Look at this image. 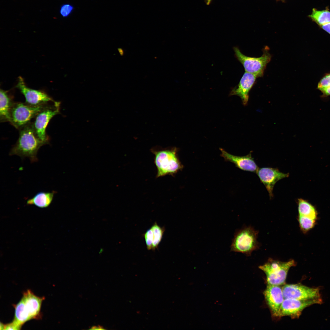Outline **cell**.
Returning <instances> with one entry per match:
<instances>
[{
  "instance_id": "obj_1",
  "label": "cell",
  "mask_w": 330,
  "mask_h": 330,
  "mask_svg": "<svg viewBox=\"0 0 330 330\" xmlns=\"http://www.w3.org/2000/svg\"><path fill=\"white\" fill-rule=\"evenodd\" d=\"M19 130V138L11 148L9 155L28 157L32 163L37 161L38 151L44 145L37 136L31 122Z\"/></svg>"
},
{
  "instance_id": "obj_2",
  "label": "cell",
  "mask_w": 330,
  "mask_h": 330,
  "mask_svg": "<svg viewBox=\"0 0 330 330\" xmlns=\"http://www.w3.org/2000/svg\"><path fill=\"white\" fill-rule=\"evenodd\" d=\"M155 155L154 163L157 169V177L167 175L173 176L183 167L177 155L176 147L159 150L152 149Z\"/></svg>"
},
{
  "instance_id": "obj_3",
  "label": "cell",
  "mask_w": 330,
  "mask_h": 330,
  "mask_svg": "<svg viewBox=\"0 0 330 330\" xmlns=\"http://www.w3.org/2000/svg\"><path fill=\"white\" fill-rule=\"evenodd\" d=\"M258 232L250 226L244 227L237 230L234 233L230 246V251L239 252L250 256L259 248L257 241Z\"/></svg>"
},
{
  "instance_id": "obj_4",
  "label": "cell",
  "mask_w": 330,
  "mask_h": 330,
  "mask_svg": "<svg viewBox=\"0 0 330 330\" xmlns=\"http://www.w3.org/2000/svg\"><path fill=\"white\" fill-rule=\"evenodd\" d=\"M295 265L292 259L282 262L269 258L259 268L265 274L267 284L280 286L285 283L289 269Z\"/></svg>"
},
{
  "instance_id": "obj_5",
  "label": "cell",
  "mask_w": 330,
  "mask_h": 330,
  "mask_svg": "<svg viewBox=\"0 0 330 330\" xmlns=\"http://www.w3.org/2000/svg\"><path fill=\"white\" fill-rule=\"evenodd\" d=\"M52 103L33 105L25 102H15L11 110L9 122L19 130L31 123L39 112Z\"/></svg>"
},
{
  "instance_id": "obj_6",
  "label": "cell",
  "mask_w": 330,
  "mask_h": 330,
  "mask_svg": "<svg viewBox=\"0 0 330 330\" xmlns=\"http://www.w3.org/2000/svg\"><path fill=\"white\" fill-rule=\"evenodd\" d=\"M233 50L235 57L242 64L245 72L252 74L257 78L263 76L266 66L271 61L272 57L268 47H266L263 49V54L259 57L246 56L241 53L237 47H234Z\"/></svg>"
},
{
  "instance_id": "obj_7",
  "label": "cell",
  "mask_w": 330,
  "mask_h": 330,
  "mask_svg": "<svg viewBox=\"0 0 330 330\" xmlns=\"http://www.w3.org/2000/svg\"><path fill=\"white\" fill-rule=\"evenodd\" d=\"M61 102L56 101L49 105L39 112L31 122L37 137L44 144L49 143V138L46 133L47 125L51 119L60 113Z\"/></svg>"
},
{
  "instance_id": "obj_8",
  "label": "cell",
  "mask_w": 330,
  "mask_h": 330,
  "mask_svg": "<svg viewBox=\"0 0 330 330\" xmlns=\"http://www.w3.org/2000/svg\"><path fill=\"white\" fill-rule=\"evenodd\" d=\"M322 302L321 298L308 300L284 299L280 308L279 317L288 316L293 318H298L306 307Z\"/></svg>"
},
{
  "instance_id": "obj_9",
  "label": "cell",
  "mask_w": 330,
  "mask_h": 330,
  "mask_svg": "<svg viewBox=\"0 0 330 330\" xmlns=\"http://www.w3.org/2000/svg\"><path fill=\"white\" fill-rule=\"evenodd\" d=\"M16 87L24 95L25 102L33 105H38L54 102V101L45 91L33 89L28 87L24 79L21 76L18 78Z\"/></svg>"
},
{
  "instance_id": "obj_10",
  "label": "cell",
  "mask_w": 330,
  "mask_h": 330,
  "mask_svg": "<svg viewBox=\"0 0 330 330\" xmlns=\"http://www.w3.org/2000/svg\"><path fill=\"white\" fill-rule=\"evenodd\" d=\"M282 289L284 299L308 300L321 298L318 288H311L301 284H285Z\"/></svg>"
},
{
  "instance_id": "obj_11",
  "label": "cell",
  "mask_w": 330,
  "mask_h": 330,
  "mask_svg": "<svg viewBox=\"0 0 330 330\" xmlns=\"http://www.w3.org/2000/svg\"><path fill=\"white\" fill-rule=\"evenodd\" d=\"M256 173L261 182L266 187L270 198L273 196V189L276 182L289 176L288 173H284L277 168L270 167L260 168L258 170Z\"/></svg>"
},
{
  "instance_id": "obj_12",
  "label": "cell",
  "mask_w": 330,
  "mask_h": 330,
  "mask_svg": "<svg viewBox=\"0 0 330 330\" xmlns=\"http://www.w3.org/2000/svg\"><path fill=\"white\" fill-rule=\"evenodd\" d=\"M264 295L273 315L279 317L280 308L284 299L282 288L279 285L267 284Z\"/></svg>"
},
{
  "instance_id": "obj_13",
  "label": "cell",
  "mask_w": 330,
  "mask_h": 330,
  "mask_svg": "<svg viewBox=\"0 0 330 330\" xmlns=\"http://www.w3.org/2000/svg\"><path fill=\"white\" fill-rule=\"evenodd\" d=\"M257 78L252 74L245 72L237 86L231 91L230 95L239 96L243 105H246L248 101L249 92L254 85Z\"/></svg>"
},
{
  "instance_id": "obj_14",
  "label": "cell",
  "mask_w": 330,
  "mask_h": 330,
  "mask_svg": "<svg viewBox=\"0 0 330 330\" xmlns=\"http://www.w3.org/2000/svg\"><path fill=\"white\" fill-rule=\"evenodd\" d=\"M221 152V156L225 160L234 164L236 167L244 171L256 173L258 167L251 156V152L244 156H237L232 155L225 150L220 148Z\"/></svg>"
},
{
  "instance_id": "obj_15",
  "label": "cell",
  "mask_w": 330,
  "mask_h": 330,
  "mask_svg": "<svg viewBox=\"0 0 330 330\" xmlns=\"http://www.w3.org/2000/svg\"><path fill=\"white\" fill-rule=\"evenodd\" d=\"M22 299L31 319L39 318L41 304L44 297H38L28 290L24 293Z\"/></svg>"
},
{
  "instance_id": "obj_16",
  "label": "cell",
  "mask_w": 330,
  "mask_h": 330,
  "mask_svg": "<svg viewBox=\"0 0 330 330\" xmlns=\"http://www.w3.org/2000/svg\"><path fill=\"white\" fill-rule=\"evenodd\" d=\"M9 90H0V121L9 122L11 109L15 102Z\"/></svg>"
},
{
  "instance_id": "obj_17",
  "label": "cell",
  "mask_w": 330,
  "mask_h": 330,
  "mask_svg": "<svg viewBox=\"0 0 330 330\" xmlns=\"http://www.w3.org/2000/svg\"><path fill=\"white\" fill-rule=\"evenodd\" d=\"M56 192H40L28 200L27 204L29 205H34L40 208L48 207L51 204Z\"/></svg>"
},
{
  "instance_id": "obj_18",
  "label": "cell",
  "mask_w": 330,
  "mask_h": 330,
  "mask_svg": "<svg viewBox=\"0 0 330 330\" xmlns=\"http://www.w3.org/2000/svg\"><path fill=\"white\" fill-rule=\"evenodd\" d=\"M298 215L317 219V212L315 207L306 200L298 199Z\"/></svg>"
},
{
  "instance_id": "obj_19",
  "label": "cell",
  "mask_w": 330,
  "mask_h": 330,
  "mask_svg": "<svg viewBox=\"0 0 330 330\" xmlns=\"http://www.w3.org/2000/svg\"><path fill=\"white\" fill-rule=\"evenodd\" d=\"M15 316L13 321L22 327L27 321L31 320L25 307L24 303L21 299L20 301L14 306Z\"/></svg>"
},
{
  "instance_id": "obj_20",
  "label": "cell",
  "mask_w": 330,
  "mask_h": 330,
  "mask_svg": "<svg viewBox=\"0 0 330 330\" xmlns=\"http://www.w3.org/2000/svg\"><path fill=\"white\" fill-rule=\"evenodd\" d=\"M309 17L320 26L330 22V12L313 9Z\"/></svg>"
},
{
  "instance_id": "obj_21",
  "label": "cell",
  "mask_w": 330,
  "mask_h": 330,
  "mask_svg": "<svg viewBox=\"0 0 330 330\" xmlns=\"http://www.w3.org/2000/svg\"><path fill=\"white\" fill-rule=\"evenodd\" d=\"M316 220L298 215V221L301 231L304 233H306L312 229L316 225Z\"/></svg>"
},
{
  "instance_id": "obj_22",
  "label": "cell",
  "mask_w": 330,
  "mask_h": 330,
  "mask_svg": "<svg viewBox=\"0 0 330 330\" xmlns=\"http://www.w3.org/2000/svg\"><path fill=\"white\" fill-rule=\"evenodd\" d=\"M151 228L153 231V236L152 250L154 251L157 248L162 240L165 229L164 227L160 226L156 222L154 223Z\"/></svg>"
},
{
  "instance_id": "obj_23",
  "label": "cell",
  "mask_w": 330,
  "mask_h": 330,
  "mask_svg": "<svg viewBox=\"0 0 330 330\" xmlns=\"http://www.w3.org/2000/svg\"><path fill=\"white\" fill-rule=\"evenodd\" d=\"M143 235L147 249L148 250H152L153 236V231L151 227L146 231Z\"/></svg>"
},
{
  "instance_id": "obj_24",
  "label": "cell",
  "mask_w": 330,
  "mask_h": 330,
  "mask_svg": "<svg viewBox=\"0 0 330 330\" xmlns=\"http://www.w3.org/2000/svg\"><path fill=\"white\" fill-rule=\"evenodd\" d=\"M73 9V6L69 4H65L61 6L60 12L62 16L66 17L71 14Z\"/></svg>"
},
{
  "instance_id": "obj_25",
  "label": "cell",
  "mask_w": 330,
  "mask_h": 330,
  "mask_svg": "<svg viewBox=\"0 0 330 330\" xmlns=\"http://www.w3.org/2000/svg\"><path fill=\"white\" fill-rule=\"evenodd\" d=\"M330 86V74L324 76L319 82L317 88L320 90Z\"/></svg>"
},
{
  "instance_id": "obj_26",
  "label": "cell",
  "mask_w": 330,
  "mask_h": 330,
  "mask_svg": "<svg viewBox=\"0 0 330 330\" xmlns=\"http://www.w3.org/2000/svg\"><path fill=\"white\" fill-rule=\"evenodd\" d=\"M21 327L13 321L11 323L4 325V330H19Z\"/></svg>"
},
{
  "instance_id": "obj_27",
  "label": "cell",
  "mask_w": 330,
  "mask_h": 330,
  "mask_svg": "<svg viewBox=\"0 0 330 330\" xmlns=\"http://www.w3.org/2000/svg\"><path fill=\"white\" fill-rule=\"evenodd\" d=\"M320 91L323 94V97H326L330 96V86L321 90Z\"/></svg>"
},
{
  "instance_id": "obj_28",
  "label": "cell",
  "mask_w": 330,
  "mask_h": 330,
  "mask_svg": "<svg viewBox=\"0 0 330 330\" xmlns=\"http://www.w3.org/2000/svg\"><path fill=\"white\" fill-rule=\"evenodd\" d=\"M320 27L322 29L330 35V22L321 25Z\"/></svg>"
},
{
  "instance_id": "obj_29",
  "label": "cell",
  "mask_w": 330,
  "mask_h": 330,
  "mask_svg": "<svg viewBox=\"0 0 330 330\" xmlns=\"http://www.w3.org/2000/svg\"><path fill=\"white\" fill-rule=\"evenodd\" d=\"M91 330H104L105 329L104 328L101 326L98 325L97 326H94L92 327L90 329Z\"/></svg>"
},
{
  "instance_id": "obj_30",
  "label": "cell",
  "mask_w": 330,
  "mask_h": 330,
  "mask_svg": "<svg viewBox=\"0 0 330 330\" xmlns=\"http://www.w3.org/2000/svg\"><path fill=\"white\" fill-rule=\"evenodd\" d=\"M4 324L0 323V330H4Z\"/></svg>"
},
{
  "instance_id": "obj_31",
  "label": "cell",
  "mask_w": 330,
  "mask_h": 330,
  "mask_svg": "<svg viewBox=\"0 0 330 330\" xmlns=\"http://www.w3.org/2000/svg\"><path fill=\"white\" fill-rule=\"evenodd\" d=\"M212 0H206V4L207 5H209L210 3Z\"/></svg>"
},
{
  "instance_id": "obj_32",
  "label": "cell",
  "mask_w": 330,
  "mask_h": 330,
  "mask_svg": "<svg viewBox=\"0 0 330 330\" xmlns=\"http://www.w3.org/2000/svg\"><path fill=\"white\" fill-rule=\"evenodd\" d=\"M119 52L120 53V54L122 55H123V50L121 49H119Z\"/></svg>"
},
{
  "instance_id": "obj_33",
  "label": "cell",
  "mask_w": 330,
  "mask_h": 330,
  "mask_svg": "<svg viewBox=\"0 0 330 330\" xmlns=\"http://www.w3.org/2000/svg\"><path fill=\"white\" fill-rule=\"evenodd\" d=\"M103 251V249L101 248L100 250V251L99 252V254H101L102 252Z\"/></svg>"
}]
</instances>
